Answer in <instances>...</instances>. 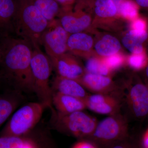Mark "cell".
Segmentation results:
<instances>
[{
  "mask_svg": "<svg viewBox=\"0 0 148 148\" xmlns=\"http://www.w3.org/2000/svg\"><path fill=\"white\" fill-rule=\"evenodd\" d=\"M33 50L29 41L16 36L0 38V76L16 87L34 91Z\"/></svg>",
  "mask_w": 148,
  "mask_h": 148,
  "instance_id": "1",
  "label": "cell"
},
{
  "mask_svg": "<svg viewBox=\"0 0 148 148\" xmlns=\"http://www.w3.org/2000/svg\"><path fill=\"white\" fill-rule=\"evenodd\" d=\"M15 36L27 40L34 49H40L42 36L49 22L35 6L33 0H15Z\"/></svg>",
  "mask_w": 148,
  "mask_h": 148,
  "instance_id": "2",
  "label": "cell"
},
{
  "mask_svg": "<svg viewBox=\"0 0 148 148\" xmlns=\"http://www.w3.org/2000/svg\"><path fill=\"white\" fill-rule=\"evenodd\" d=\"M128 137L127 120L119 113L98 122L94 132L86 140L98 147L109 148L115 143L127 140Z\"/></svg>",
  "mask_w": 148,
  "mask_h": 148,
  "instance_id": "3",
  "label": "cell"
},
{
  "mask_svg": "<svg viewBox=\"0 0 148 148\" xmlns=\"http://www.w3.org/2000/svg\"><path fill=\"white\" fill-rule=\"evenodd\" d=\"M53 112V123L56 129L80 140H87L98 124L95 119L83 111L67 114Z\"/></svg>",
  "mask_w": 148,
  "mask_h": 148,
  "instance_id": "4",
  "label": "cell"
},
{
  "mask_svg": "<svg viewBox=\"0 0 148 148\" xmlns=\"http://www.w3.org/2000/svg\"><path fill=\"white\" fill-rule=\"evenodd\" d=\"M31 68L34 79V91L46 107L52 106V91L49 80L52 69L50 59L40 49H34Z\"/></svg>",
  "mask_w": 148,
  "mask_h": 148,
  "instance_id": "5",
  "label": "cell"
},
{
  "mask_svg": "<svg viewBox=\"0 0 148 148\" xmlns=\"http://www.w3.org/2000/svg\"><path fill=\"white\" fill-rule=\"evenodd\" d=\"M46 107L43 103H31L16 111L4 128L2 136L21 137L39 121Z\"/></svg>",
  "mask_w": 148,
  "mask_h": 148,
  "instance_id": "6",
  "label": "cell"
},
{
  "mask_svg": "<svg viewBox=\"0 0 148 148\" xmlns=\"http://www.w3.org/2000/svg\"><path fill=\"white\" fill-rule=\"evenodd\" d=\"M68 34L56 19L49 22L41 39V45L49 58L65 53L68 48Z\"/></svg>",
  "mask_w": 148,
  "mask_h": 148,
  "instance_id": "7",
  "label": "cell"
},
{
  "mask_svg": "<svg viewBox=\"0 0 148 148\" xmlns=\"http://www.w3.org/2000/svg\"><path fill=\"white\" fill-rule=\"evenodd\" d=\"M125 95L128 110L135 119L143 121L148 118V89L141 82L130 84Z\"/></svg>",
  "mask_w": 148,
  "mask_h": 148,
  "instance_id": "8",
  "label": "cell"
},
{
  "mask_svg": "<svg viewBox=\"0 0 148 148\" xmlns=\"http://www.w3.org/2000/svg\"><path fill=\"white\" fill-rule=\"evenodd\" d=\"M121 95L93 94L84 99L86 108L97 113L109 116L119 113L121 108Z\"/></svg>",
  "mask_w": 148,
  "mask_h": 148,
  "instance_id": "9",
  "label": "cell"
},
{
  "mask_svg": "<svg viewBox=\"0 0 148 148\" xmlns=\"http://www.w3.org/2000/svg\"><path fill=\"white\" fill-rule=\"evenodd\" d=\"M84 87L94 94L119 95L112 80L106 76L86 73L77 81Z\"/></svg>",
  "mask_w": 148,
  "mask_h": 148,
  "instance_id": "10",
  "label": "cell"
},
{
  "mask_svg": "<svg viewBox=\"0 0 148 148\" xmlns=\"http://www.w3.org/2000/svg\"><path fill=\"white\" fill-rule=\"evenodd\" d=\"M49 58L58 75L77 81L83 75L82 67L73 59L66 56L65 53Z\"/></svg>",
  "mask_w": 148,
  "mask_h": 148,
  "instance_id": "11",
  "label": "cell"
},
{
  "mask_svg": "<svg viewBox=\"0 0 148 148\" xmlns=\"http://www.w3.org/2000/svg\"><path fill=\"white\" fill-rule=\"evenodd\" d=\"M59 22L68 33L73 34L81 32L90 24V18L88 14L83 13L81 10H77L75 13L66 12L61 10Z\"/></svg>",
  "mask_w": 148,
  "mask_h": 148,
  "instance_id": "12",
  "label": "cell"
},
{
  "mask_svg": "<svg viewBox=\"0 0 148 148\" xmlns=\"http://www.w3.org/2000/svg\"><path fill=\"white\" fill-rule=\"evenodd\" d=\"M15 0H0V38L14 36Z\"/></svg>",
  "mask_w": 148,
  "mask_h": 148,
  "instance_id": "13",
  "label": "cell"
},
{
  "mask_svg": "<svg viewBox=\"0 0 148 148\" xmlns=\"http://www.w3.org/2000/svg\"><path fill=\"white\" fill-rule=\"evenodd\" d=\"M52 92L73 96L84 100L88 95L84 88L75 80L57 75L51 86Z\"/></svg>",
  "mask_w": 148,
  "mask_h": 148,
  "instance_id": "14",
  "label": "cell"
},
{
  "mask_svg": "<svg viewBox=\"0 0 148 148\" xmlns=\"http://www.w3.org/2000/svg\"><path fill=\"white\" fill-rule=\"evenodd\" d=\"M52 104L56 112L62 114L83 111L86 108L83 99L57 92H52Z\"/></svg>",
  "mask_w": 148,
  "mask_h": 148,
  "instance_id": "15",
  "label": "cell"
},
{
  "mask_svg": "<svg viewBox=\"0 0 148 148\" xmlns=\"http://www.w3.org/2000/svg\"><path fill=\"white\" fill-rule=\"evenodd\" d=\"M148 37L146 31H138L131 30L122 39L125 47L133 54H139L144 51L143 44Z\"/></svg>",
  "mask_w": 148,
  "mask_h": 148,
  "instance_id": "16",
  "label": "cell"
},
{
  "mask_svg": "<svg viewBox=\"0 0 148 148\" xmlns=\"http://www.w3.org/2000/svg\"><path fill=\"white\" fill-rule=\"evenodd\" d=\"M92 43L93 41L90 36L80 32L69 36L67 46L71 50L80 52L89 50L92 47Z\"/></svg>",
  "mask_w": 148,
  "mask_h": 148,
  "instance_id": "17",
  "label": "cell"
},
{
  "mask_svg": "<svg viewBox=\"0 0 148 148\" xmlns=\"http://www.w3.org/2000/svg\"><path fill=\"white\" fill-rule=\"evenodd\" d=\"M33 1L49 22L55 19L60 13V5L56 0H33Z\"/></svg>",
  "mask_w": 148,
  "mask_h": 148,
  "instance_id": "18",
  "label": "cell"
},
{
  "mask_svg": "<svg viewBox=\"0 0 148 148\" xmlns=\"http://www.w3.org/2000/svg\"><path fill=\"white\" fill-rule=\"evenodd\" d=\"M121 44L118 40L110 35H106L95 45L97 53L104 56H110L119 51Z\"/></svg>",
  "mask_w": 148,
  "mask_h": 148,
  "instance_id": "19",
  "label": "cell"
},
{
  "mask_svg": "<svg viewBox=\"0 0 148 148\" xmlns=\"http://www.w3.org/2000/svg\"><path fill=\"white\" fill-rule=\"evenodd\" d=\"M94 11L101 17H112L117 12V7L113 0H95Z\"/></svg>",
  "mask_w": 148,
  "mask_h": 148,
  "instance_id": "20",
  "label": "cell"
},
{
  "mask_svg": "<svg viewBox=\"0 0 148 148\" xmlns=\"http://www.w3.org/2000/svg\"><path fill=\"white\" fill-rule=\"evenodd\" d=\"M17 106V102L5 97L0 98V125L8 118Z\"/></svg>",
  "mask_w": 148,
  "mask_h": 148,
  "instance_id": "21",
  "label": "cell"
},
{
  "mask_svg": "<svg viewBox=\"0 0 148 148\" xmlns=\"http://www.w3.org/2000/svg\"><path fill=\"white\" fill-rule=\"evenodd\" d=\"M86 69L88 73L106 76L108 74L109 70L104 62L95 58H90L86 65Z\"/></svg>",
  "mask_w": 148,
  "mask_h": 148,
  "instance_id": "22",
  "label": "cell"
},
{
  "mask_svg": "<svg viewBox=\"0 0 148 148\" xmlns=\"http://www.w3.org/2000/svg\"><path fill=\"white\" fill-rule=\"evenodd\" d=\"M27 140L21 137L2 136L0 148H21Z\"/></svg>",
  "mask_w": 148,
  "mask_h": 148,
  "instance_id": "23",
  "label": "cell"
},
{
  "mask_svg": "<svg viewBox=\"0 0 148 148\" xmlns=\"http://www.w3.org/2000/svg\"><path fill=\"white\" fill-rule=\"evenodd\" d=\"M118 8L122 15L126 18L132 19L136 18L138 15V7L135 3L131 1L122 2L121 3Z\"/></svg>",
  "mask_w": 148,
  "mask_h": 148,
  "instance_id": "24",
  "label": "cell"
},
{
  "mask_svg": "<svg viewBox=\"0 0 148 148\" xmlns=\"http://www.w3.org/2000/svg\"><path fill=\"white\" fill-rule=\"evenodd\" d=\"M129 65L135 70L143 69L147 65V58L144 53L133 54L129 59Z\"/></svg>",
  "mask_w": 148,
  "mask_h": 148,
  "instance_id": "25",
  "label": "cell"
},
{
  "mask_svg": "<svg viewBox=\"0 0 148 148\" xmlns=\"http://www.w3.org/2000/svg\"><path fill=\"white\" fill-rule=\"evenodd\" d=\"M123 59L119 55H112L109 56L105 61V64L109 69H115L121 65Z\"/></svg>",
  "mask_w": 148,
  "mask_h": 148,
  "instance_id": "26",
  "label": "cell"
},
{
  "mask_svg": "<svg viewBox=\"0 0 148 148\" xmlns=\"http://www.w3.org/2000/svg\"><path fill=\"white\" fill-rule=\"evenodd\" d=\"M72 148H98L97 146L90 141L80 140L76 143Z\"/></svg>",
  "mask_w": 148,
  "mask_h": 148,
  "instance_id": "27",
  "label": "cell"
},
{
  "mask_svg": "<svg viewBox=\"0 0 148 148\" xmlns=\"http://www.w3.org/2000/svg\"><path fill=\"white\" fill-rule=\"evenodd\" d=\"M146 28L145 21L141 18L136 19L132 24L133 30H136V31H145Z\"/></svg>",
  "mask_w": 148,
  "mask_h": 148,
  "instance_id": "28",
  "label": "cell"
},
{
  "mask_svg": "<svg viewBox=\"0 0 148 148\" xmlns=\"http://www.w3.org/2000/svg\"><path fill=\"white\" fill-rule=\"evenodd\" d=\"M134 145L127 142V140L114 144L109 148H133Z\"/></svg>",
  "mask_w": 148,
  "mask_h": 148,
  "instance_id": "29",
  "label": "cell"
},
{
  "mask_svg": "<svg viewBox=\"0 0 148 148\" xmlns=\"http://www.w3.org/2000/svg\"><path fill=\"white\" fill-rule=\"evenodd\" d=\"M60 5L63 7V9H66L69 8L73 4L75 0H56Z\"/></svg>",
  "mask_w": 148,
  "mask_h": 148,
  "instance_id": "30",
  "label": "cell"
},
{
  "mask_svg": "<svg viewBox=\"0 0 148 148\" xmlns=\"http://www.w3.org/2000/svg\"><path fill=\"white\" fill-rule=\"evenodd\" d=\"M143 148H148V128L143 134L142 139Z\"/></svg>",
  "mask_w": 148,
  "mask_h": 148,
  "instance_id": "31",
  "label": "cell"
},
{
  "mask_svg": "<svg viewBox=\"0 0 148 148\" xmlns=\"http://www.w3.org/2000/svg\"><path fill=\"white\" fill-rule=\"evenodd\" d=\"M135 2L139 6L148 10V0H135Z\"/></svg>",
  "mask_w": 148,
  "mask_h": 148,
  "instance_id": "32",
  "label": "cell"
},
{
  "mask_svg": "<svg viewBox=\"0 0 148 148\" xmlns=\"http://www.w3.org/2000/svg\"><path fill=\"white\" fill-rule=\"evenodd\" d=\"M21 148H36V147L32 142L27 140Z\"/></svg>",
  "mask_w": 148,
  "mask_h": 148,
  "instance_id": "33",
  "label": "cell"
},
{
  "mask_svg": "<svg viewBox=\"0 0 148 148\" xmlns=\"http://www.w3.org/2000/svg\"><path fill=\"white\" fill-rule=\"evenodd\" d=\"M145 73L148 79V64L146 66L145 69Z\"/></svg>",
  "mask_w": 148,
  "mask_h": 148,
  "instance_id": "34",
  "label": "cell"
},
{
  "mask_svg": "<svg viewBox=\"0 0 148 148\" xmlns=\"http://www.w3.org/2000/svg\"><path fill=\"white\" fill-rule=\"evenodd\" d=\"M84 1H85V0H79L78 3L82 2Z\"/></svg>",
  "mask_w": 148,
  "mask_h": 148,
  "instance_id": "35",
  "label": "cell"
},
{
  "mask_svg": "<svg viewBox=\"0 0 148 148\" xmlns=\"http://www.w3.org/2000/svg\"><path fill=\"white\" fill-rule=\"evenodd\" d=\"M133 148H138V147H135V146H134V147Z\"/></svg>",
  "mask_w": 148,
  "mask_h": 148,
  "instance_id": "36",
  "label": "cell"
},
{
  "mask_svg": "<svg viewBox=\"0 0 148 148\" xmlns=\"http://www.w3.org/2000/svg\"><path fill=\"white\" fill-rule=\"evenodd\" d=\"M146 85H147V86L148 89V83Z\"/></svg>",
  "mask_w": 148,
  "mask_h": 148,
  "instance_id": "37",
  "label": "cell"
},
{
  "mask_svg": "<svg viewBox=\"0 0 148 148\" xmlns=\"http://www.w3.org/2000/svg\"><path fill=\"white\" fill-rule=\"evenodd\" d=\"M0 53H1V52H0Z\"/></svg>",
  "mask_w": 148,
  "mask_h": 148,
  "instance_id": "38",
  "label": "cell"
}]
</instances>
